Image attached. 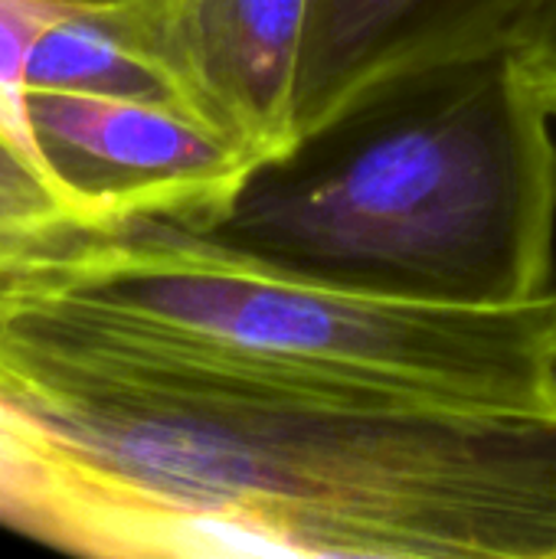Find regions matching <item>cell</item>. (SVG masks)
I'll return each mask as SVG.
<instances>
[{"label":"cell","instance_id":"cell-1","mask_svg":"<svg viewBox=\"0 0 556 559\" xmlns=\"http://www.w3.org/2000/svg\"><path fill=\"white\" fill-rule=\"evenodd\" d=\"M0 350L72 550L556 559V288L328 272L147 216L3 278Z\"/></svg>","mask_w":556,"mask_h":559},{"label":"cell","instance_id":"cell-2","mask_svg":"<svg viewBox=\"0 0 556 559\" xmlns=\"http://www.w3.org/2000/svg\"><path fill=\"white\" fill-rule=\"evenodd\" d=\"M554 128L498 59L351 128L324 164L259 174L213 229L328 272L541 295L556 288Z\"/></svg>","mask_w":556,"mask_h":559},{"label":"cell","instance_id":"cell-3","mask_svg":"<svg viewBox=\"0 0 556 559\" xmlns=\"http://www.w3.org/2000/svg\"><path fill=\"white\" fill-rule=\"evenodd\" d=\"M33 134L92 229L167 216L220 226L265 167L197 111L144 95L29 88Z\"/></svg>","mask_w":556,"mask_h":559},{"label":"cell","instance_id":"cell-4","mask_svg":"<svg viewBox=\"0 0 556 559\" xmlns=\"http://www.w3.org/2000/svg\"><path fill=\"white\" fill-rule=\"evenodd\" d=\"M537 3L315 0L298 105L305 151L419 92L498 62Z\"/></svg>","mask_w":556,"mask_h":559},{"label":"cell","instance_id":"cell-5","mask_svg":"<svg viewBox=\"0 0 556 559\" xmlns=\"http://www.w3.org/2000/svg\"><path fill=\"white\" fill-rule=\"evenodd\" d=\"M315 0H161V49L190 108L265 170L301 157V69Z\"/></svg>","mask_w":556,"mask_h":559},{"label":"cell","instance_id":"cell-6","mask_svg":"<svg viewBox=\"0 0 556 559\" xmlns=\"http://www.w3.org/2000/svg\"><path fill=\"white\" fill-rule=\"evenodd\" d=\"M92 0H0V111L29 118L26 62L36 39Z\"/></svg>","mask_w":556,"mask_h":559},{"label":"cell","instance_id":"cell-7","mask_svg":"<svg viewBox=\"0 0 556 559\" xmlns=\"http://www.w3.org/2000/svg\"><path fill=\"white\" fill-rule=\"evenodd\" d=\"M501 66L556 124V0H541L511 33Z\"/></svg>","mask_w":556,"mask_h":559}]
</instances>
